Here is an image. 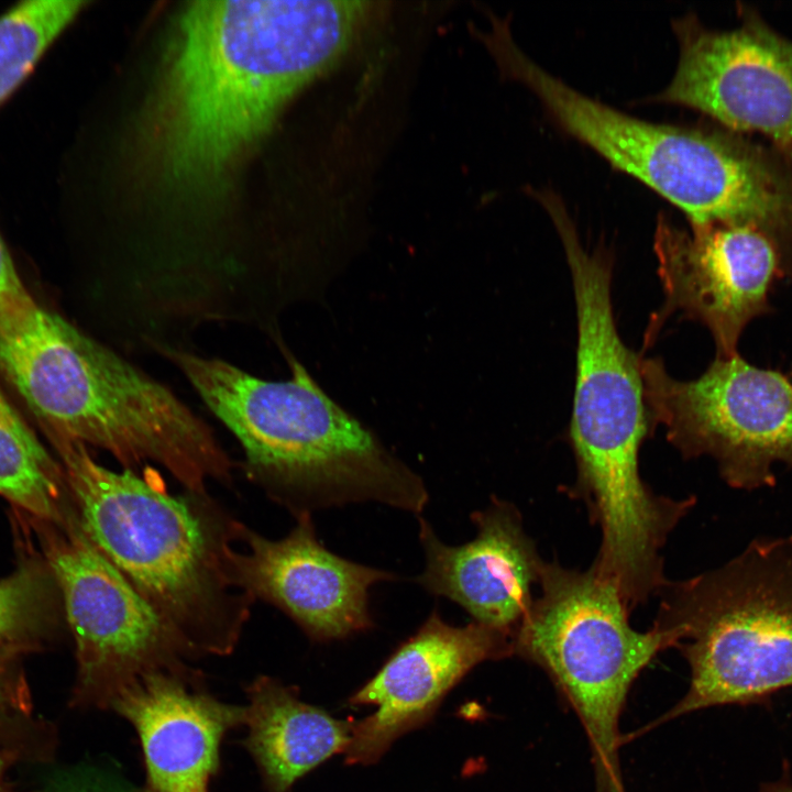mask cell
I'll use <instances>...</instances> for the list:
<instances>
[{
	"instance_id": "cell-16",
	"label": "cell",
	"mask_w": 792,
	"mask_h": 792,
	"mask_svg": "<svg viewBox=\"0 0 792 792\" xmlns=\"http://www.w3.org/2000/svg\"><path fill=\"white\" fill-rule=\"evenodd\" d=\"M417 517L426 565L415 581L459 604L473 622L514 634L543 563L519 510L493 496L485 509L471 514L476 536L460 546L444 543L426 518Z\"/></svg>"
},
{
	"instance_id": "cell-2",
	"label": "cell",
	"mask_w": 792,
	"mask_h": 792,
	"mask_svg": "<svg viewBox=\"0 0 792 792\" xmlns=\"http://www.w3.org/2000/svg\"><path fill=\"white\" fill-rule=\"evenodd\" d=\"M81 530L175 632L189 653L228 654L254 600L234 581L235 519L206 494L168 492L152 470L112 471L87 446L48 433Z\"/></svg>"
},
{
	"instance_id": "cell-8",
	"label": "cell",
	"mask_w": 792,
	"mask_h": 792,
	"mask_svg": "<svg viewBox=\"0 0 792 792\" xmlns=\"http://www.w3.org/2000/svg\"><path fill=\"white\" fill-rule=\"evenodd\" d=\"M538 585L513 634L514 654L540 666L565 694L590 738L601 783L623 792L619 716L635 679L671 640L656 626L634 629L617 590L591 568L543 562Z\"/></svg>"
},
{
	"instance_id": "cell-4",
	"label": "cell",
	"mask_w": 792,
	"mask_h": 792,
	"mask_svg": "<svg viewBox=\"0 0 792 792\" xmlns=\"http://www.w3.org/2000/svg\"><path fill=\"white\" fill-rule=\"evenodd\" d=\"M0 366L48 433L102 449L129 470L162 466L193 493L232 479V461L204 419L56 312L37 305L0 329Z\"/></svg>"
},
{
	"instance_id": "cell-15",
	"label": "cell",
	"mask_w": 792,
	"mask_h": 792,
	"mask_svg": "<svg viewBox=\"0 0 792 792\" xmlns=\"http://www.w3.org/2000/svg\"><path fill=\"white\" fill-rule=\"evenodd\" d=\"M134 727L143 750L146 792H208L226 734L244 723V706L223 703L191 668L147 673L110 704Z\"/></svg>"
},
{
	"instance_id": "cell-21",
	"label": "cell",
	"mask_w": 792,
	"mask_h": 792,
	"mask_svg": "<svg viewBox=\"0 0 792 792\" xmlns=\"http://www.w3.org/2000/svg\"><path fill=\"white\" fill-rule=\"evenodd\" d=\"M36 306L0 233V329L23 318Z\"/></svg>"
},
{
	"instance_id": "cell-9",
	"label": "cell",
	"mask_w": 792,
	"mask_h": 792,
	"mask_svg": "<svg viewBox=\"0 0 792 792\" xmlns=\"http://www.w3.org/2000/svg\"><path fill=\"white\" fill-rule=\"evenodd\" d=\"M652 426L685 459L713 458L737 490L776 485V463L792 469V375L739 354L716 358L695 380L672 377L659 358H640Z\"/></svg>"
},
{
	"instance_id": "cell-20",
	"label": "cell",
	"mask_w": 792,
	"mask_h": 792,
	"mask_svg": "<svg viewBox=\"0 0 792 792\" xmlns=\"http://www.w3.org/2000/svg\"><path fill=\"white\" fill-rule=\"evenodd\" d=\"M56 590L47 564L24 563L0 580V676L53 625Z\"/></svg>"
},
{
	"instance_id": "cell-11",
	"label": "cell",
	"mask_w": 792,
	"mask_h": 792,
	"mask_svg": "<svg viewBox=\"0 0 792 792\" xmlns=\"http://www.w3.org/2000/svg\"><path fill=\"white\" fill-rule=\"evenodd\" d=\"M664 302L647 337L673 312L711 332L716 358L738 354L745 328L772 311L777 282L792 283V256L771 234L750 224L711 223L682 230L658 220L654 243Z\"/></svg>"
},
{
	"instance_id": "cell-22",
	"label": "cell",
	"mask_w": 792,
	"mask_h": 792,
	"mask_svg": "<svg viewBox=\"0 0 792 792\" xmlns=\"http://www.w3.org/2000/svg\"><path fill=\"white\" fill-rule=\"evenodd\" d=\"M20 689L21 686L13 685L0 676V715L13 705L24 704V702H20V698L23 695L20 692Z\"/></svg>"
},
{
	"instance_id": "cell-18",
	"label": "cell",
	"mask_w": 792,
	"mask_h": 792,
	"mask_svg": "<svg viewBox=\"0 0 792 792\" xmlns=\"http://www.w3.org/2000/svg\"><path fill=\"white\" fill-rule=\"evenodd\" d=\"M0 495L44 522L65 525L77 515L62 465L1 388Z\"/></svg>"
},
{
	"instance_id": "cell-12",
	"label": "cell",
	"mask_w": 792,
	"mask_h": 792,
	"mask_svg": "<svg viewBox=\"0 0 792 792\" xmlns=\"http://www.w3.org/2000/svg\"><path fill=\"white\" fill-rule=\"evenodd\" d=\"M738 15L728 31L694 15L674 22L678 67L656 99L697 109L737 133H761L792 163V41L749 6Z\"/></svg>"
},
{
	"instance_id": "cell-14",
	"label": "cell",
	"mask_w": 792,
	"mask_h": 792,
	"mask_svg": "<svg viewBox=\"0 0 792 792\" xmlns=\"http://www.w3.org/2000/svg\"><path fill=\"white\" fill-rule=\"evenodd\" d=\"M514 654L513 634L472 622L453 626L433 610L349 700L376 710L353 722L348 763L376 762L404 734L425 725L475 666Z\"/></svg>"
},
{
	"instance_id": "cell-13",
	"label": "cell",
	"mask_w": 792,
	"mask_h": 792,
	"mask_svg": "<svg viewBox=\"0 0 792 792\" xmlns=\"http://www.w3.org/2000/svg\"><path fill=\"white\" fill-rule=\"evenodd\" d=\"M296 518L280 539L235 522L228 551L235 583L253 600L279 608L315 641L371 629L370 588L397 575L331 552L318 539L310 513Z\"/></svg>"
},
{
	"instance_id": "cell-10",
	"label": "cell",
	"mask_w": 792,
	"mask_h": 792,
	"mask_svg": "<svg viewBox=\"0 0 792 792\" xmlns=\"http://www.w3.org/2000/svg\"><path fill=\"white\" fill-rule=\"evenodd\" d=\"M52 526L42 548L75 639L74 703L110 708L117 694L139 678L189 669L186 659L193 656L89 541L78 518Z\"/></svg>"
},
{
	"instance_id": "cell-5",
	"label": "cell",
	"mask_w": 792,
	"mask_h": 792,
	"mask_svg": "<svg viewBox=\"0 0 792 792\" xmlns=\"http://www.w3.org/2000/svg\"><path fill=\"white\" fill-rule=\"evenodd\" d=\"M481 37L565 131L679 207L691 227L750 224L792 242V163L771 145L727 129L640 120L592 99L528 57L507 20L493 19Z\"/></svg>"
},
{
	"instance_id": "cell-23",
	"label": "cell",
	"mask_w": 792,
	"mask_h": 792,
	"mask_svg": "<svg viewBox=\"0 0 792 792\" xmlns=\"http://www.w3.org/2000/svg\"><path fill=\"white\" fill-rule=\"evenodd\" d=\"M14 754L11 751H0V792H18L7 780V771L12 763Z\"/></svg>"
},
{
	"instance_id": "cell-6",
	"label": "cell",
	"mask_w": 792,
	"mask_h": 792,
	"mask_svg": "<svg viewBox=\"0 0 792 792\" xmlns=\"http://www.w3.org/2000/svg\"><path fill=\"white\" fill-rule=\"evenodd\" d=\"M565 252L578 321L570 440L576 488L601 532L631 538L653 528L666 510L639 473V451L652 422L640 356L623 342L613 314L612 260L582 245L568 215L553 219Z\"/></svg>"
},
{
	"instance_id": "cell-3",
	"label": "cell",
	"mask_w": 792,
	"mask_h": 792,
	"mask_svg": "<svg viewBox=\"0 0 792 792\" xmlns=\"http://www.w3.org/2000/svg\"><path fill=\"white\" fill-rule=\"evenodd\" d=\"M153 350L173 363L234 435L248 475L295 516L375 502L420 516L421 476L333 400L286 353L290 376L267 381L174 344Z\"/></svg>"
},
{
	"instance_id": "cell-1",
	"label": "cell",
	"mask_w": 792,
	"mask_h": 792,
	"mask_svg": "<svg viewBox=\"0 0 792 792\" xmlns=\"http://www.w3.org/2000/svg\"><path fill=\"white\" fill-rule=\"evenodd\" d=\"M369 2L196 1L179 16L155 112V152L176 190L220 184L285 105L349 50Z\"/></svg>"
},
{
	"instance_id": "cell-24",
	"label": "cell",
	"mask_w": 792,
	"mask_h": 792,
	"mask_svg": "<svg viewBox=\"0 0 792 792\" xmlns=\"http://www.w3.org/2000/svg\"><path fill=\"white\" fill-rule=\"evenodd\" d=\"M759 792H792V783L784 779L767 782L760 787Z\"/></svg>"
},
{
	"instance_id": "cell-17",
	"label": "cell",
	"mask_w": 792,
	"mask_h": 792,
	"mask_svg": "<svg viewBox=\"0 0 792 792\" xmlns=\"http://www.w3.org/2000/svg\"><path fill=\"white\" fill-rule=\"evenodd\" d=\"M246 696L243 743L267 792H289L307 772L345 752L353 722L300 701L293 688L270 676L254 679Z\"/></svg>"
},
{
	"instance_id": "cell-19",
	"label": "cell",
	"mask_w": 792,
	"mask_h": 792,
	"mask_svg": "<svg viewBox=\"0 0 792 792\" xmlns=\"http://www.w3.org/2000/svg\"><path fill=\"white\" fill-rule=\"evenodd\" d=\"M85 1H24L0 14V106L24 82Z\"/></svg>"
},
{
	"instance_id": "cell-7",
	"label": "cell",
	"mask_w": 792,
	"mask_h": 792,
	"mask_svg": "<svg viewBox=\"0 0 792 792\" xmlns=\"http://www.w3.org/2000/svg\"><path fill=\"white\" fill-rule=\"evenodd\" d=\"M658 594L653 626L691 668L686 694L662 721L792 686V535L755 539L722 566L667 581Z\"/></svg>"
},
{
	"instance_id": "cell-25",
	"label": "cell",
	"mask_w": 792,
	"mask_h": 792,
	"mask_svg": "<svg viewBox=\"0 0 792 792\" xmlns=\"http://www.w3.org/2000/svg\"><path fill=\"white\" fill-rule=\"evenodd\" d=\"M57 792H111L106 789L99 788V787H90V785H69L66 788L61 789Z\"/></svg>"
}]
</instances>
